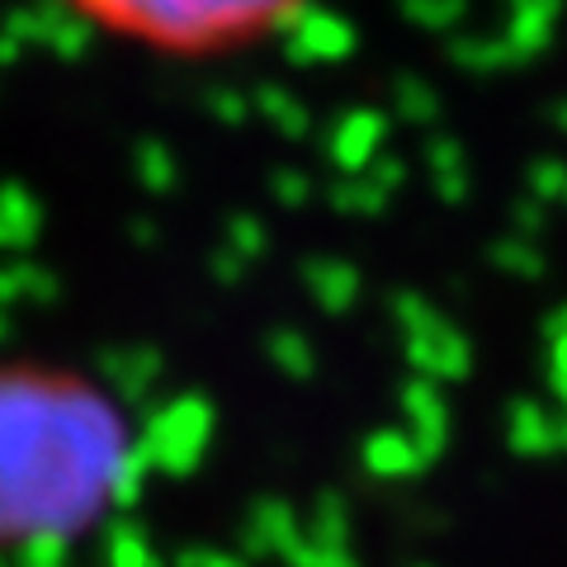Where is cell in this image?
Instances as JSON below:
<instances>
[{
	"label": "cell",
	"mask_w": 567,
	"mask_h": 567,
	"mask_svg": "<svg viewBox=\"0 0 567 567\" xmlns=\"http://www.w3.org/2000/svg\"><path fill=\"white\" fill-rule=\"evenodd\" d=\"M142 464L118 388L48 360H0V558L85 539L133 496Z\"/></svg>",
	"instance_id": "6da1fadb"
},
{
	"label": "cell",
	"mask_w": 567,
	"mask_h": 567,
	"mask_svg": "<svg viewBox=\"0 0 567 567\" xmlns=\"http://www.w3.org/2000/svg\"><path fill=\"white\" fill-rule=\"evenodd\" d=\"M76 29L175 62H213L284 39L312 0H52Z\"/></svg>",
	"instance_id": "7a4b0ae2"
}]
</instances>
